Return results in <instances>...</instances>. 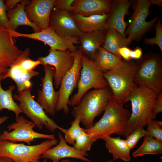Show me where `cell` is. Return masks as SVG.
Returning <instances> with one entry per match:
<instances>
[{"instance_id":"6da1fadb","label":"cell","mask_w":162,"mask_h":162,"mask_svg":"<svg viewBox=\"0 0 162 162\" xmlns=\"http://www.w3.org/2000/svg\"><path fill=\"white\" fill-rule=\"evenodd\" d=\"M120 101L112 98L106 106L101 118L91 128L84 129L94 143L113 134L123 136L131 112Z\"/></svg>"},{"instance_id":"7a4b0ae2","label":"cell","mask_w":162,"mask_h":162,"mask_svg":"<svg viewBox=\"0 0 162 162\" xmlns=\"http://www.w3.org/2000/svg\"><path fill=\"white\" fill-rule=\"evenodd\" d=\"M157 94L145 87L136 86L130 93L126 103L130 101L132 112L123 136L125 138L133 131L146 126L151 121L155 119L153 112Z\"/></svg>"},{"instance_id":"3957f363","label":"cell","mask_w":162,"mask_h":162,"mask_svg":"<svg viewBox=\"0 0 162 162\" xmlns=\"http://www.w3.org/2000/svg\"><path fill=\"white\" fill-rule=\"evenodd\" d=\"M112 98V92L109 86L89 91L74 107L73 115L74 117L78 116L86 128H91L95 118L104 111Z\"/></svg>"},{"instance_id":"277c9868","label":"cell","mask_w":162,"mask_h":162,"mask_svg":"<svg viewBox=\"0 0 162 162\" xmlns=\"http://www.w3.org/2000/svg\"><path fill=\"white\" fill-rule=\"evenodd\" d=\"M134 82L157 94L162 91V58L159 54L148 51L137 60Z\"/></svg>"},{"instance_id":"5b68a950","label":"cell","mask_w":162,"mask_h":162,"mask_svg":"<svg viewBox=\"0 0 162 162\" xmlns=\"http://www.w3.org/2000/svg\"><path fill=\"white\" fill-rule=\"evenodd\" d=\"M137 70L136 62L124 61L118 68L104 72V76L112 93V98L124 104L128 97L137 86L134 79Z\"/></svg>"},{"instance_id":"8992f818","label":"cell","mask_w":162,"mask_h":162,"mask_svg":"<svg viewBox=\"0 0 162 162\" xmlns=\"http://www.w3.org/2000/svg\"><path fill=\"white\" fill-rule=\"evenodd\" d=\"M82 68L77 84V92L69 99L68 105L75 106L80 102L83 95L92 88H102L108 86L104 76V72L93 61L82 53Z\"/></svg>"},{"instance_id":"52a82bcc","label":"cell","mask_w":162,"mask_h":162,"mask_svg":"<svg viewBox=\"0 0 162 162\" xmlns=\"http://www.w3.org/2000/svg\"><path fill=\"white\" fill-rule=\"evenodd\" d=\"M56 139L48 140L34 145H26L7 140H0V157L11 158L14 162H29L39 159L46 150L56 145Z\"/></svg>"},{"instance_id":"ba28073f","label":"cell","mask_w":162,"mask_h":162,"mask_svg":"<svg viewBox=\"0 0 162 162\" xmlns=\"http://www.w3.org/2000/svg\"><path fill=\"white\" fill-rule=\"evenodd\" d=\"M31 89H26L13 96L14 100L20 102L18 105L22 113L39 129L45 126L51 132H53L57 129L64 134L66 129L58 126L50 118L42 107L34 99L31 93Z\"/></svg>"},{"instance_id":"9c48e42d","label":"cell","mask_w":162,"mask_h":162,"mask_svg":"<svg viewBox=\"0 0 162 162\" xmlns=\"http://www.w3.org/2000/svg\"><path fill=\"white\" fill-rule=\"evenodd\" d=\"M133 12L130 22L125 30V35L129 45L133 41H140L142 37L151 30L158 18L156 16L152 20L147 21L146 19L150 13L151 6L148 0H132Z\"/></svg>"},{"instance_id":"30bf717a","label":"cell","mask_w":162,"mask_h":162,"mask_svg":"<svg viewBox=\"0 0 162 162\" xmlns=\"http://www.w3.org/2000/svg\"><path fill=\"white\" fill-rule=\"evenodd\" d=\"M35 125L32 121L19 116L16 122L7 127L8 130H5L0 135V140H7L13 142H24L30 145L32 142L38 139H54L53 134L39 133L33 129Z\"/></svg>"},{"instance_id":"8fae6325","label":"cell","mask_w":162,"mask_h":162,"mask_svg":"<svg viewBox=\"0 0 162 162\" xmlns=\"http://www.w3.org/2000/svg\"><path fill=\"white\" fill-rule=\"evenodd\" d=\"M82 52L79 48L74 52V62L71 69L63 78L58 91V99L56 111H63L67 115L69 112L68 106L70 95L77 85L82 68L81 58Z\"/></svg>"},{"instance_id":"7c38bea8","label":"cell","mask_w":162,"mask_h":162,"mask_svg":"<svg viewBox=\"0 0 162 162\" xmlns=\"http://www.w3.org/2000/svg\"><path fill=\"white\" fill-rule=\"evenodd\" d=\"M9 31L11 36L14 38L25 37L40 41L49 45L51 49L61 51L68 50L74 52L78 49L76 45L80 44L78 38H62L50 26L38 32L31 34L20 33L12 30Z\"/></svg>"},{"instance_id":"4fadbf2b","label":"cell","mask_w":162,"mask_h":162,"mask_svg":"<svg viewBox=\"0 0 162 162\" xmlns=\"http://www.w3.org/2000/svg\"><path fill=\"white\" fill-rule=\"evenodd\" d=\"M48 52L47 56H40L38 60L42 63L44 66L48 65L54 67V86L58 89L63 78L72 67L75 52H72L68 50L61 51L50 48Z\"/></svg>"},{"instance_id":"5bb4252c","label":"cell","mask_w":162,"mask_h":162,"mask_svg":"<svg viewBox=\"0 0 162 162\" xmlns=\"http://www.w3.org/2000/svg\"><path fill=\"white\" fill-rule=\"evenodd\" d=\"M44 76L41 78L42 87L38 90L36 101L42 107L45 112L50 115H55L58 99V93L54 89L53 79L55 68L52 66H44Z\"/></svg>"},{"instance_id":"9a60e30c","label":"cell","mask_w":162,"mask_h":162,"mask_svg":"<svg viewBox=\"0 0 162 162\" xmlns=\"http://www.w3.org/2000/svg\"><path fill=\"white\" fill-rule=\"evenodd\" d=\"M9 30L0 25V76H4L15 64L23 51L16 46Z\"/></svg>"},{"instance_id":"2e32d148","label":"cell","mask_w":162,"mask_h":162,"mask_svg":"<svg viewBox=\"0 0 162 162\" xmlns=\"http://www.w3.org/2000/svg\"><path fill=\"white\" fill-rule=\"evenodd\" d=\"M49 26L64 38H79L83 34L70 13L53 8L50 16Z\"/></svg>"},{"instance_id":"e0dca14e","label":"cell","mask_w":162,"mask_h":162,"mask_svg":"<svg viewBox=\"0 0 162 162\" xmlns=\"http://www.w3.org/2000/svg\"><path fill=\"white\" fill-rule=\"evenodd\" d=\"M56 0H32L26 6L25 11L29 20L41 30L49 27V19Z\"/></svg>"},{"instance_id":"ac0fdd59","label":"cell","mask_w":162,"mask_h":162,"mask_svg":"<svg viewBox=\"0 0 162 162\" xmlns=\"http://www.w3.org/2000/svg\"><path fill=\"white\" fill-rule=\"evenodd\" d=\"M59 140L58 143L54 147L45 151L40 156V158L50 159L53 162H60L61 159L66 158H72L82 161L91 162L87 158L88 154L77 150L74 146H69L62 134L58 133Z\"/></svg>"},{"instance_id":"d6986e66","label":"cell","mask_w":162,"mask_h":162,"mask_svg":"<svg viewBox=\"0 0 162 162\" xmlns=\"http://www.w3.org/2000/svg\"><path fill=\"white\" fill-rule=\"evenodd\" d=\"M132 0H113L110 11L109 14L106 28L115 29L123 35L126 36L125 32L127 23L124 20L128 13Z\"/></svg>"},{"instance_id":"ffe728a7","label":"cell","mask_w":162,"mask_h":162,"mask_svg":"<svg viewBox=\"0 0 162 162\" xmlns=\"http://www.w3.org/2000/svg\"><path fill=\"white\" fill-rule=\"evenodd\" d=\"M113 0H75L72 5V12L74 14L85 16L109 14L111 9Z\"/></svg>"},{"instance_id":"44dd1931","label":"cell","mask_w":162,"mask_h":162,"mask_svg":"<svg viewBox=\"0 0 162 162\" xmlns=\"http://www.w3.org/2000/svg\"><path fill=\"white\" fill-rule=\"evenodd\" d=\"M106 32L107 29H105L83 33L78 38L80 49L82 53L92 60L104 44Z\"/></svg>"},{"instance_id":"7402d4cb","label":"cell","mask_w":162,"mask_h":162,"mask_svg":"<svg viewBox=\"0 0 162 162\" xmlns=\"http://www.w3.org/2000/svg\"><path fill=\"white\" fill-rule=\"evenodd\" d=\"M30 1L22 0L20 4L14 8L7 11V16L10 30L16 31L19 26H27L31 27L34 32L41 31L36 24L29 20L25 12V7Z\"/></svg>"},{"instance_id":"603a6c76","label":"cell","mask_w":162,"mask_h":162,"mask_svg":"<svg viewBox=\"0 0 162 162\" xmlns=\"http://www.w3.org/2000/svg\"><path fill=\"white\" fill-rule=\"evenodd\" d=\"M73 17L79 29L83 33L106 29V26L109 14L85 16L73 14Z\"/></svg>"},{"instance_id":"cb8c5ba5","label":"cell","mask_w":162,"mask_h":162,"mask_svg":"<svg viewBox=\"0 0 162 162\" xmlns=\"http://www.w3.org/2000/svg\"><path fill=\"white\" fill-rule=\"evenodd\" d=\"M38 71L33 70L26 71L22 70L16 63L9 69L8 72L3 76L2 80L8 78L12 79L17 87V92H20L25 90L31 88L32 84L30 80L33 77L38 76Z\"/></svg>"},{"instance_id":"d4e9b609","label":"cell","mask_w":162,"mask_h":162,"mask_svg":"<svg viewBox=\"0 0 162 162\" xmlns=\"http://www.w3.org/2000/svg\"><path fill=\"white\" fill-rule=\"evenodd\" d=\"M105 141L106 149L111 154L114 160L120 159L126 162L131 160V149L127 146L125 140L119 137L106 136L103 139Z\"/></svg>"},{"instance_id":"484cf974","label":"cell","mask_w":162,"mask_h":162,"mask_svg":"<svg viewBox=\"0 0 162 162\" xmlns=\"http://www.w3.org/2000/svg\"><path fill=\"white\" fill-rule=\"evenodd\" d=\"M97 66L104 72L119 67L123 61L122 58L100 47L92 60Z\"/></svg>"},{"instance_id":"4316f807","label":"cell","mask_w":162,"mask_h":162,"mask_svg":"<svg viewBox=\"0 0 162 162\" xmlns=\"http://www.w3.org/2000/svg\"><path fill=\"white\" fill-rule=\"evenodd\" d=\"M129 44L127 37L113 28L107 29L104 44L102 47L115 55L121 57L118 52L119 48L127 46Z\"/></svg>"},{"instance_id":"83f0119b","label":"cell","mask_w":162,"mask_h":162,"mask_svg":"<svg viewBox=\"0 0 162 162\" xmlns=\"http://www.w3.org/2000/svg\"><path fill=\"white\" fill-rule=\"evenodd\" d=\"M3 76H0V112L3 109H7L14 112L16 119L20 113H22L19 105L14 100L12 92L15 86L10 85L8 89L4 90L1 85Z\"/></svg>"},{"instance_id":"f1b7e54d","label":"cell","mask_w":162,"mask_h":162,"mask_svg":"<svg viewBox=\"0 0 162 162\" xmlns=\"http://www.w3.org/2000/svg\"><path fill=\"white\" fill-rule=\"evenodd\" d=\"M162 153V142L153 137L146 135L142 144L132 153L135 158L146 154L159 155Z\"/></svg>"},{"instance_id":"f546056e","label":"cell","mask_w":162,"mask_h":162,"mask_svg":"<svg viewBox=\"0 0 162 162\" xmlns=\"http://www.w3.org/2000/svg\"><path fill=\"white\" fill-rule=\"evenodd\" d=\"M74 120L71 123L70 127L66 129L64 138L67 143L74 146L76 138L85 132L84 129L80 126V119L78 116L74 117Z\"/></svg>"},{"instance_id":"4dcf8cb0","label":"cell","mask_w":162,"mask_h":162,"mask_svg":"<svg viewBox=\"0 0 162 162\" xmlns=\"http://www.w3.org/2000/svg\"><path fill=\"white\" fill-rule=\"evenodd\" d=\"M93 143L90 135L85 132L76 138L74 146L78 150L87 153Z\"/></svg>"},{"instance_id":"1f68e13d","label":"cell","mask_w":162,"mask_h":162,"mask_svg":"<svg viewBox=\"0 0 162 162\" xmlns=\"http://www.w3.org/2000/svg\"><path fill=\"white\" fill-rule=\"evenodd\" d=\"M155 29V35L154 38H144L145 44L148 45L153 46L156 45L162 52V25L158 19L157 23L154 25Z\"/></svg>"},{"instance_id":"d6a6232c","label":"cell","mask_w":162,"mask_h":162,"mask_svg":"<svg viewBox=\"0 0 162 162\" xmlns=\"http://www.w3.org/2000/svg\"><path fill=\"white\" fill-rule=\"evenodd\" d=\"M147 134L146 130L143 128L136 129L126 137L125 140L127 146L130 149H133L139 140L146 136Z\"/></svg>"},{"instance_id":"836d02e7","label":"cell","mask_w":162,"mask_h":162,"mask_svg":"<svg viewBox=\"0 0 162 162\" xmlns=\"http://www.w3.org/2000/svg\"><path fill=\"white\" fill-rule=\"evenodd\" d=\"M146 130L147 135L151 136L161 142H162V127L158 125L154 120L151 121L147 126Z\"/></svg>"},{"instance_id":"e575fe53","label":"cell","mask_w":162,"mask_h":162,"mask_svg":"<svg viewBox=\"0 0 162 162\" xmlns=\"http://www.w3.org/2000/svg\"><path fill=\"white\" fill-rule=\"evenodd\" d=\"M6 11L4 1L3 0H0V25L10 30V29Z\"/></svg>"},{"instance_id":"d590c367","label":"cell","mask_w":162,"mask_h":162,"mask_svg":"<svg viewBox=\"0 0 162 162\" xmlns=\"http://www.w3.org/2000/svg\"><path fill=\"white\" fill-rule=\"evenodd\" d=\"M74 0H56L54 8L67 11L72 12L73 4Z\"/></svg>"},{"instance_id":"8d00e7d4","label":"cell","mask_w":162,"mask_h":162,"mask_svg":"<svg viewBox=\"0 0 162 162\" xmlns=\"http://www.w3.org/2000/svg\"><path fill=\"white\" fill-rule=\"evenodd\" d=\"M131 51L132 50L127 46H124L119 48L118 52L124 61H129L132 60L130 58Z\"/></svg>"},{"instance_id":"74e56055","label":"cell","mask_w":162,"mask_h":162,"mask_svg":"<svg viewBox=\"0 0 162 162\" xmlns=\"http://www.w3.org/2000/svg\"><path fill=\"white\" fill-rule=\"evenodd\" d=\"M162 111V93H160L157 94L153 112L156 115Z\"/></svg>"},{"instance_id":"f35d334b","label":"cell","mask_w":162,"mask_h":162,"mask_svg":"<svg viewBox=\"0 0 162 162\" xmlns=\"http://www.w3.org/2000/svg\"><path fill=\"white\" fill-rule=\"evenodd\" d=\"M142 54V49L139 47L136 46L134 50H132L130 58L131 59L138 60L141 57Z\"/></svg>"},{"instance_id":"ab89813d","label":"cell","mask_w":162,"mask_h":162,"mask_svg":"<svg viewBox=\"0 0 162 162\" xmlns=\"http://www.w3.org/2000/svg\"><path fill=\"white\" fill-rule=\"evenodd\" d=\"M22 0H6L4 2L7 11L14 8L16 5Z\"/></svg>"},{"instance_id":"60d3db41","label":"cell","mask_w":162,"mask_h":162,"mask_svg":"<svg viewBox=\"0 0 162 162\" xmlns=\"http://www.w3.org/2000/svg\"><path fill=\"white\" fill-rule=\"evenodd\" d=\"M149 2L151 5H157L160 7H162V0H148Z\"/></svg>"},{"instance_id":"b9f144b4","label":"cell","mask_w":162,"mask_h":162,"mask_svg":"<svg viewBox=\"0 0 162 162\" xmlns=\"http://www.w3.org/2000/svg\"><path fill=\"white\" fill-rule=\"evenodd\" d=\"M0 162H14L11 158L5 157H0Z\"/></svg>"},{"instance_id":"7bdbcfd3","label":"cell","mask_w":162,"mask_h":162,"mask_svg":"<svg viewBox=\"0 0 162 162\" xmlns=\"http://www.w3.org/2000/svg\"><path fill=\"white\" fill-rule=\"evenodd\" d=\"M9 118L8 117L6 116L0 117V125L8 120Z\"/></svg>"},{"instance_id":"ee69618b","label":"cell","mask_w":162,"mask_h":162,"mask_svg":"<svg viewBox=\"0 0 162 162\" xmlns=\"http://www.w3.org/2000/svg\"><path fill=\"white\" fill-rule=\"evenodd\" d=\"M114 160L113 159L112 160H109L108 162H115L114 161ZM61 162H75V161H71L68 159H63L62 160Z\"/></svg>"},{"instance_id":"f6af8a7d","label":"cell","mask_w":162,"mask_h":162,"mask_svg":"<svg viewBox=\"0 0 162 162\" xmlns=\"http://www.w3.org/2000/svg\"><path fill=\"white\" fill-rule=\"evenodd\" d=\"M157 124L160 127H162V121L155 120Z\"/></svg>"},{"instance_id":"bcb514c9","label":"cell","mask_w":162,"mask_h":162,"mask_svg":"<svg viewBox=\"0 0 162 162\" xmlns=\"http://www.w3.org/2000/svg\"><path fill=\"white\" fill-rule=\"evenodd\" d=\"M29 162H41L39 160V159L35 160Z\"/></svg>"},{"instance_id":"7dc6e473","label":"cell","mask_w":162,"mask_h":162,"mask_svg":"<svg viewBox=\"0 0 162 162\" xmlns=\"http://www.w3.org/2000/svg\"><path fill=\"white\" fill-rule=\"evenodd\" d=\"M47 160L46 159H45L42 162H47Z\"/></svg>"}]
</instances>
